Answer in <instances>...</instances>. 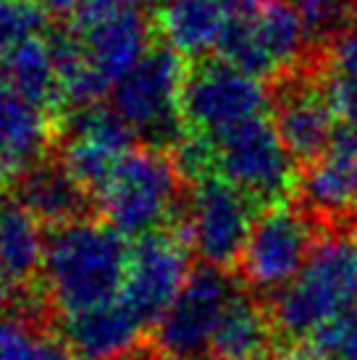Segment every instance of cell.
<instances>
[{
	"label": "cell",
	"instance_id": "20",
	"mask_svg": "<svg viewBox=\"0 0 357 360\" xmlns=\"http://www.w3.org/2000/svg\"><path fill=\"white\" fill-rule=\"evenodd\" d=\"M160 37L187 60L205 58L219 48L228 24L226 0H166L155 8Z\"/></svg>",
	"mask_w": 357,
	"mask_h": 360
},
{
	"label": "cell",
	"instance_id": "6",
	"mask_svg": "<svg viewBox=\"0 0 357 360\" xmlns=\"http://www.w3.org/2000/svg\"><path fill=\"white\" fill-rule=\"evenodd\" d=\"M213 174L242 190L260 210L287 202L297 190V160L292 158L273 119L258 116L210 137Z\"/></svg>",
	"mask_w": 357,
	"mask_h": 360
},
{
	"label": "cell",
	"instance_id": "26",
	"mask_svg": "<svg viewBox=\"0 0 357 360\" xmlns=\"http://www.w3.org/2000/svg\"><path fill=\"white\" fill-rule=\"evenodd\" d=\"M24 297H27V292L21 290L19 284L8 276V271L0 266V316L3 313H16L21 308Z\"/></svg>",
	"mask_w": 357,
	"mask_h": 360
},
{
	"label": "cell",
	"instance_id": "15",
	"mask_svg": "<svg viewBox=\"0 0 357 360\" xmlns=\"http://www.w3.org/2000/svg\"><path fill=\"white\" fill-rule=\"evenodd\" d=\"M11 190L19 195V200L34 213V219L45 229L103 216L100 202L82 187L58 148H53L45 158L24 171Z\"/></svg>",
	"mask_w": 357,
	"mask_h": 360
},
{
	"label": "cell",
	"instance_id": "30",
	"mask_svg": "<svg viewBox=\"0 0 357 360\" xmlns=\"http://www.w3.org/2000/svg\"><path fill=\"white\" fill-rule=\"evenodd\" d=\"M344 134L349 137V142H352V148H355V153H357V121L355 124H349L347 129H344Z\"/></svg>",
	"mask_w": 357,
	"mask_h": 360
},
{
	"label": "cell",
	"instance_id": "31",
	"mask_svg": "<svg viewBox=\"0 0 357 360\" xmlns=\"http://www.w3.org/2000/svg\"><path fill=\"white\" fill-rule=\"evenodd\" d=\"M150 3H152V0H150Z\"/></svg>",
	"mask_w": 357,
	"mask_h": 360
},
{
	"label": "cell",
	"instance_id": "4",
	"mask_svg": "<svg viewBox=\"0 0 357 360\" xmlns=\"http://www.w3.org/2000/svg\"><path fill=\"white\" fill-rule=\"evenodd\" d=\"M187 58L158 37L137 66L124 74L113 90L110 105L131 127L139 142L176 148L184 137L181 121V84Z\"/></svg>",
	"mask_w": 357,
	"mask_h": 360
},
{
	"label": "cell",
	"instance_id": "11",
	"mask_svg": "<svg viewBox=\"0 0 357 360\" xmlns=\"http://www.w3.org/2000/svg\"><path fill=\"white\" fill-rule=\"evenodd\" d=\"M242 287L231 271L200 260L152 331V342L187 360H208L210 340Z\"/></svg>",
	"mask_w": 357,
	"mask_h": 360
},
{
	"label": "cell",
	"instance_id": "12",
	"mask_svg": "<svg viewBox=\"0 0 357 360\" xmlns=\"http://www.w3.org/2000/svg\"><path fill=\"white\" fill-rule=\"evenodd\" d=\"M137 142V134L113 105L100 103L92 108L71 110L60 119L56 148L82 187L100 202L110 176Z\"/></svg>",
	"mask_w": 357,
	"mask_h": 360
},
{
	"label": "cell",
	"instance_id": "2",
	"mask_svg": "<svg viewBox=\"0 0 357 360\" xmlns=\"http://www.w3.org/2000/svg\"><path fill=\"white\" fill-rule=\"evenodd\" d=\"M189 179L174 148L137 142L100 198V213L124 237L139 240L178 221L187 210Z\"/></svg>",
	"mask_w": 357,
	"mask_h": 360
},
{
	"label": "cell",
	"instance_id": "5",
	"mask_svg": "<svg viewBox=\"0 0 357 360\" xmlns=\"http://www.w3.org/2000/svg\"><path fill=\"white\" fill-rule=\"evenodd\" d=\"M273 90L266 79L237 69L221 56L187 60L181 84L184 134L219 137L231 127L268 116Z\"/></svg>",
	"mask_w": 357,
	"mask_h": 360
},
{
	"label": "cell",
	"instance_id": "17",
	"mask_svg": "<svg viewBox=\"0 0 357 360\" xmlns=\"http://www.w3.org/2000/svg\"><path fill=\"white\" fill-rule=\"evenodd\" d=\"M56 121L24 101L0 71V190L13 187L24 171L56 148Z\"/></svg>",
	"mask_w": 357,
	"mask_h": 360
},
{
	"label": "cell",
	"instance_id": "19",
	"mask_svg": "<svg viewBox=\"0 0 357 360\" xmlns=\"http://www.w3.org/2000/svg\"><path fill=\"white\" fill-rule=\"evenodd\" d=\"M45 260V226L34 219L19 195L0 190V266L24 292L42 290Z\"/></svg>",
	"mask_w": 357,
	"mask_h": 360
},
{
	"label": "cell",
	"instance_id": "16",
	"mask_svg": "<svg viewBox=\"0 0 357 360\" xmlns=\"http://www.w3.org/2000/svg\"><path fill=\"white\" fill-rule=\"evenodd\" d=\"M56 329L79 360H129L152 337L121 297L58 319Z\"/></svg>",
	"mask_w": 357,
	"mask_h": 360
},
{
	"label": "cell",
	"instance_id": "21",
	"mask_svg": "<svg viewBox=\"0 0 357 360\" xmlns=\"http://www.w3.org/2000/svg\"><path fill=\"white\" fill-rule=\"evenodd\" d=\"M0 71L13 84L24 101H30L34 108H40L48 119L56 121V127L63 119V95H60V79L56 60L50 53L48 34L30 37L0 60Z\"/></svg>",
	"mask_w": 357,
	"mask_h": 360
},
{
	"label": "cell",
	"instance_id": "22",
	"mask_svg": "<svg viewBox=\"0 0 357 360\" xmlns=\"http://www.w3.org/2000/svg\"><path fill=\"white\" fill-rule=\"evenodd\" d=\"M320 74L328 87V95L337 105L339 116L349 124L357 121V19L326 42Z\"/></svg>",
	"mask_w": 357,
	"mask_h": 360
},
{
	"label": "cell",
	"instance_id": "27",
	"mask_svg": "<svg viewBox=\"0 0 357 360\" xmlns=\"http://www.w3.org/2000/svg\"><path fill=\"white\" fill-rule=\"evenodd\" d=\"M34 6H40L53 21H71L74 11L79 6V0H32Z\"/></svg>",
	"mask_w": 357,
	"mask_h": 360
},
{
	"label": "cell",
	"instance_id": "24",
	"mask_svg": "<svg viewBox=\"0 0 357 360\" xmlns=\"http://www.w3.org/2000/svg\"><path fill=\"white\" fill-rule=\"evenodd\" d=\"M308 347L320 360H357V305L318 326L310 334Z\"/></svg>",
	"mask_w": 357,
	"mask_h": 360
},
{
	"label": "cell",
	"instance_id": "7",
	"mask_svg": "<svg viewBox=\"0 0 357 360\" xmlns=\"http://www.w3.org/2000/svg\"><path fill=\"white\" fill-rule=\"evenodd\" d=\"M316 224L302 205L289 200L260 210L237 266L242 284L260 297L292 284L316 250Z\"/></svg>",
	"mask_w": 357,
	"mask_h": 360
},
{
	"label": "cell",
	"instance_id": "18",
	"mask_svg": "<svg viewBox=\"0 0 357 360\" xmlns=\"http://www.w3.org/2000/svg\"><path fill=\"white\" fill-rule=\"evenodd\" d=\"M276 337L268 300L242 284L210 340L208 360H268Z\"/></svg>",
	"mask_w": 357,
	"mask_h": 360
},
{
	"label": "cell",
	"instance_id": "9",
	"mask_svg": "<svg viewBox=\"0 0 357 360\" xmlns=\"http://www.w3.org/2000/svg\"><path fill=\"white\" fill-rule=\"evenodd\" d=\"M66 24L110 84L129 74L160 37L150 0H79Z\"/></svg>",
	"mask_w": 357,
	"mask_h": 360
},
{
	"label": "cell",
	"instance_id": "29",
	"mask_svg": "<svg viewBox=\"0 0 357 360\" xmlns=\"http://www.w3.org/2000/svg\"><path fill=\"white\" fill-rule=\"evenodd\" d=\"M273 360H320L316 352L310 350V347H299V345H287V347H281V350L273 355Z\"/></svg>",
	"mask_w": 357,
	"mask_h": 360
},
{
	"label": "cell",
	"instance_id": "3",
	"mask_svg": "<svg viewBox=\"0 0 357 360\" xmlns=\"http://www.w3.org/2000/svg\"><path fill=\"white\" fill-rule=\"evenodd\" d=\"M271 316L278 340L287 345L310 340L337 313L357 305V234L326 229L297 279L273 295Z\"/></svg>",
	"mask_w": 357,
	"mask_h": 360
},
{
	"label": "cell",
	"instance_id": "1",
	"mask_svg": "<svg viewBox=\"0 0 357 360\" xmlns=\"http://www.w3.org/2000/svg\"><path fill=\"white\" fill-rule=\"evenodd\" d=\"M129 252L126 237L103 216L45 229L42 292L56 321L119 300Z\"/></svg>",
	"mask_w": 357,
	"mask_h": 360
},
{
	"label": "cell",
	"instance_id": "23",
	"mask_svg": "<svg viewBox=\"0 0 357 360\" xmlns=\"http://www.w3.org/2000/svg\"><path fill=\"white\" fill-rule=\"evenodd\" d=\"M56 21L32 0H0V60L30 37L48 34Z\"/></svg>",
	"mask_w": 357,
	"mask_h": 360
},
{
	"label": "cell",
	"instance_id": "25",
	"mask_svg": "<svg viewBox=\"0 0 357 360\" xmlns=\"http://www.w3.org/2000/svg\"><path fill=\"white\" fill-rule=\"evenodd\" d=\"M310 40L328 42L357 19V0H292Z\"/></svg>",
	"mask_w": 357,
	"mask_h": 360
},
{
	"label": "cell",
	"instance_id": "14",
	"mask_svg": "<svg viewBox=\"0 0 357 360\" xmlns=\"http://www.w3.org/2000/svg\"><path fill=\"white\" fill-rule=\"evenodd\" d=\"M299 205L326 229H352L357 219V153L339 129L326 155L299 174Z\"/></svg>",
	"mask_w": 357,
	"mask_h": 360
},
{
	"label": "cell",
	"instance_id": "28",
	"mask_svg": "<svg viewBox=\"0 0 357 360\" xmlns=\"http://www.w3.org/2000/svg\"><path fill=\"white\" fill-rule=\"evenodd\" d=\"M129 360H187V358H178V355H174V352L163 350V347H158V345L152 342V337H150V340L145 342Z\"/></svg>",
	"mask_w": 357,
	"mask_h": 360
},
{
	"label": "cell",
	"instance_id": "8",
	"mask_svg": "<svg viewBox=\"0 0 357 360\" xmlns=\"http://www.w3.org/2000/svg\"><path fill=\"white\" fill-rule=\"evenodd\" d=\"M187 210L178 221L134 240L121 300L152 334L195 269Z\"/></svg>",
	"mask_w": 357,
	"mask_h": 360
},
{
	"label": "cell",
	"instance_id": "13",
	"mask_svg": "<svg viewBox=\"0 0 357 360\" xmlns=\"http://www.w3.org/2000/svg\"><path fill=\"white\" fill-rule=\"evenodd\" d=\"M271 108L278 134L297 163L308 166L326 155L337 140L339 110L318 66H302L278 77Z\"/></svg>",
	"mask_w": 357,
	"mask_h": 360
},
{
	"label": "cell",
	"instance_id": "10",
	"mask_svg": "<svg viewBox=\"0 0 357 360\" xmlns=\"http://www.w3.org/2000/svg\"><path fill=\"white\" fill-rule=\"evenodd\" d=\"M258 205L219 174L189 181L187 224L192 248L202 263L234 271L242 260Z\"/></svg>",
	"mask_w": 357,
	"mask_h": 360
}]
</instances>
